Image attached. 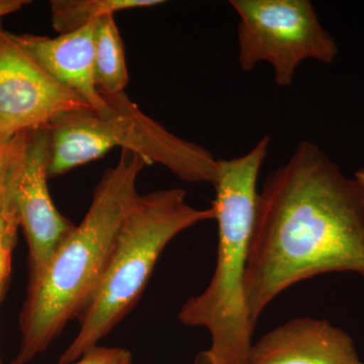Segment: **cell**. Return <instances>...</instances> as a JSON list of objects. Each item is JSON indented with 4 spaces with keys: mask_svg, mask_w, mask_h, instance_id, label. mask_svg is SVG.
I'll list each match as a JSON object with an SVG mask.
<instances>
[{
    "mask_svg": "<svg viewBox=\"0 0 364 364\" xmlns=\"http://www.w3.org/2000/svg\"><path fill=\"white\" fill-rule=\"evenodd\" d=\"M333 272L364 277V193L303 141L258 191L244 284L253 324L289 287Z\"/></svg>",
    "mask_w": 364,
    "mask_h": 364,
    "instance_id": "1",
    "label": "cell"
},
{
    "mask_svg": "<svg viewBox=\"0 0 364 364\" xmlns=\"http://www.w3.org/2000/svg\"><path fill=\"white\" fill-rule=\"evenodd\" d=\"M149 162L122 150L93 191L82 221L62 242L37 279L28 282L21 312V346L13 364H26L77 320L97 291L124 220L141 195L136 181Z\"/></svg>",
    "mask_w": 364,
    "mask_h": 364,
    "instance_id": "2",
    "label": "cell"
},
{
    "mask_svg": "<svg viewBox=\"0 0 364 364\" xmlns=\"http://www.w3.org/2000/svg\"><path fill=\"white\" fill-rule=\"evenodd\" d=\"M272 136L265 135L240 157L218 159L214 184L218 224L217 261L210 284L182 305L178 320L203 328L210 337L208 349L193 364H249L255 325L246 305L245 284L252 237L257 182L269 152Z\"/></svg>",
    "mask_w": 364,
    "mask_h": 364,
    "instance_id": "3",
    "label": "cell"
},
{
    "mask_svg": "<svg viewBox=\"0 0 364 364\" xmlns=\"http://www.w3.org/2000/svg\"><path fill=\"white\" fill-rule=\"evenodd\" d=\"M215 220L213 207L189 205L182 188L141 196L117 234L97 291L77 318L78 333L57 364H71L100 346L142 296L160 255L174 238Z\"/></svg>",
    "mask_w": 364,
    "mask_h": 364,
    "instance_id": "4",
    "label": "cell"
},
{
    "mask_svg": "<svg viewBox=\"0 0 364 364\" xmlns=\"http://www.w3.org/2000/svg\"><path fill=\"white\" fill-rule=\"evenodd\" d=\"M104 97L107 112H73L55 124L53 150L64 169L70 171L121 148L150 165L164 166L181 181L214 186L218 159L210 151L174 135L144 114L126 93Z\"/></svg>",
    "mask_w": 364,
    "mask_h": 364,
    "instance_id": "5",
    "label": "cell"
},
{
    "mask_svg": "<svg viewBox=\"0 0 364 364\" xmlns=\"http://www.w3.org/2000/svg\"><path fill=\"white\" fill-rule=\"evenodd\" d=\"M230 4L239 16L238 62L243 71L268 63L275 83L286 88L303 62L331 64L338 55L336 41L310 0H231Z\"/></svg>",
    "mask_w": 364,
    "mask_h": 364,
    "instance_id": "6",
    "label": "cell"
},
{
    "mask_svg": "<svg viewBox=\"0 0 364 364\" xmlns=\"http://www.w3.org/2000/svg\"><path fill=\"white\" fill-rule=\"evenodd\" d=\"M91 107L52 77L0 26V143L47 128L58 117Z\"/></svg>",
    "mask_w": 364,
    "mask_h": 364,
    "instance_id": "7",
    "label": "cell"
},
{
    "mask_svg": "<svg viewBox=\"0 0 364 364\" xmlns=\"http://www.w3.org/2000/svg\"><path fill=\"white\" fill-rule=\"evenodd\" d=\"M47 128L14 136V189L28 246V282L37 279L75 225L59 212L48 188Z\"/></svg>",
    "mask_w": 364,
    "mask_h": 364,
    "instance_id": "8",
    "label": "cell"
},
{
    "mask_svg": "<svg viewBox=\"0 0 364 364\" xmlns=\"http://www.w3.org/2000/svg\"><path fill=\"white\" fill-rule=\"evenodd\" d=\"M249 364H364L353 340L325 318H294L254 342Z\"/></svg>",
    "mask_w": 364,
    "mask_h": 364,
    "instance_id": "9",
    "label": "cell"
},
{
    "mask_svg": "<svg viewBox=\"0 0 364 364\" xmlns=\"http://www.w3.org/2000/svg\"><path fill=\"white\" fill-rule=\"evenodd\" d=\"M95 23L54 38L14 36L52 77L85 100L91 109L104 112L109 105L95 80Z\"/></svg>",
    "mask_w": 364,
    "mask_h": 364,
    "instance_id": "10",
    "label": "cell"
},
{
    "mask_svg": "<svg viewBox=\"0 0 364 364\" xmlns=\"http://www.w3.org/2000/svg\"><path fill=\"white\" fill-rule=\"evenodd\" d=\"M95 80L98 91L107 97L124 93L129 83L124 42L114 14L95 23Z\"/></svg>",
    "mask_w": 364,
    "mask_h": 364,
    "instance_id": "11",
    "label": "cell"
},
{
    "mask_svg": "<svg viewBox=\"0 0 364 364\" xmlns=\"http://www.w3.org/2000/svg\"><path fill=\"white\" fill-rule=\"evenodd\" d=\"M163 4L162 0H53L52 25L57 33H70L102 16Z\"/></svg>",
    "mask_w": 364,
    "mask_h": 364,
    "instance_id": "12",
    "label": "cell"
},
{
    "mask_svg": "<svg viewBox=\"0 0 364 364\" xmlns=\"http://www.w3.org/2000/svg\"><path fill=\"white\" fill-rule=\"evenodd\" d=\"M14 151L7 168L6 179L0 191V296L6 286L11 267V254L16 246L20 215L14 189Z\"/></svg>",
    "mask_w": 364,
    "mask_h": 364,
    "instance_id": "13",
    "label": "cell"
},
{
    "mask_svg": "<svg viewBox=\"0 0 364 364\" xmlns=\"http://www.w3.org/2000/svg\"><path fill=\"white\" fill-rule=\"evenodd\" d=\"M71 364H133V358L123 347L97 346Z\"/></svg>",
    "mask_w": 364,
    "mask_h": 364,
    "instance_id": "14",
    "label": "cell"
},
{
    "mask_svg": "<svg viewBox=\"0 0 364 364\" xmlns=\"http://www.w3.org/2000/svg\"><path fill=\"white\" fill-rule=\"evenodd\" d=\"M14 138L6 142L0 143V191L6 179L7 168L13 154Z\"/></svg>",
    "mask_w": 364,
    "mask_h": 364,
    "instance_id": "15",
    "label": "cell"
},
{
    "mask_svg": "<svg viewBox=\"0 0 364 364\" xmlns=\"http://www.w3.org/2000/svg\"><path fill=\"white\" fill-rule=\"evenodd\" d=\"M30 4L28 0H0V18L16 13Z\"/></svg>",
    "mask_w": 364,
    "mask_h": 364,
    "instance_id": "16",
    "label": "cell"
},
{
    "mask_svg": "<svg viewBox=\"0 0 364 364\" xmlns=\"http://www.w3.org/2000/svg\"><path fill=\"white\" fill-rule=\"evenodd\" d=\"M354 178H355L356 181L358 182L359 186L363 188L364 193V165L360 169H358V171L355 172V174H354Z\"/></svg>",
    "mask_w": 364,
    "mask_h": 364,
    "instance_id": "17",
    "label": "cell"
},
{
    "mask_svg": "<svg viewBox=\"0 0 364 364\" xmlns=\"http://www.w3.org/2000/svg\"><path fill=\"white\" fill-rule=\"evenodd\" d=\"M0 364H4V363H2V359H1V358H0Z\"/></svg>",
    "mask_w": 364,
    "mask_h": 364,
    "instance_id": "18",
    "label": "cell"
}]
</instances>
